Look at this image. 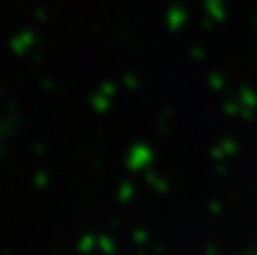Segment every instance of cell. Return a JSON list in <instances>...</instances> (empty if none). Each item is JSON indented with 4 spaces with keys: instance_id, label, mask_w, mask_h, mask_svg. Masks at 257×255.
<instances>
[]
</instances>
